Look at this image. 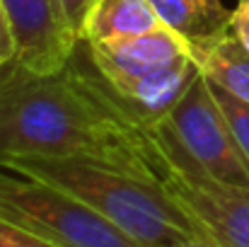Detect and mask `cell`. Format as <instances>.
<instances>
[{
    "mask_svg": "<svg viewBox=\"0 0 249 247\" xmlns=\"http://www.w3.org/2000/svg\"><path fill=\"white\" fill-rule=\"evenodd\" d=\"M165 27L150 0H97L87 22L83 41H104L136 37Z\"/></svg>",
    "mask_w": 249,
    "mask_h": 247,
    "instance_id": "9c48e42d",
    "label": "cell"
},
{
    "mask_svg": "<svg viewBox=\"0 0 249 247\" xmlns=\"http://www.w3.org/2000/svg\"><path fill=\"white\" fill-rule=\"evenodd\" d=\"M162 247H220V245H215V243L208 240V238H186V240H179V243L162 245Z\"/></svg>",
    "mask_w": 249,
    "mask_h": 247,
    "instance_id": "2e32d148",
    "label": "cell"
},
{
    "mask_svg": "<svg viewBox=\"0 0 249 247\" xmlns=\"http://www.w3.org/2000/svg\"><path fill=\"white\" fill-rule=\"evenodd\" d=\"M61 12H63V19L68 22L71 32L83 41V34H85V22L92 12V7L97 5V0H56Z\"/></svg>",
    "mask_w": 249,
    "mask_h": 247,
    "instance_id": "4fadbf2b",
    "label": "cell"
},
{
    "mask_svg": "<svg viewBox=\"0 0 249 247\" xmlns=\"http://www.w3.org/2000/svg\"><path fill=\"white\" fill-rule=\"evenodd\" d=\"M12 39L15 61L34 73H56L80 46L56 0H0Z\"/></svg>",
    "mask_w": 249,
    "mask_h": 247,
    "instance_id": "8992f818",
    "label": "cell"
},
{
    "mask_svg": "<svg viewBox=\"0 0 249 247\" xmlns=\"http://www.w3.org/2000/svg\"><path fill=\"white\" fill-rule=\"evenodd\" d=\"M0 218L58 247H141L66 189L0 165Z\"/></svg>",
    "mask_w": 249,
    "mask_h": 247,
    "instance_id": "3957f363",
    "label": "cell"
},
{
    "mask_svg": "<svg viewBox=\"0 0 249 247\" xmlns=\"http://www.w3.org/2000/svg\"><path fill=\"white\" fill-rule=\"evenodd\" d=\"M213 92H215V99H218L223 114L228 116V124H230V129H232V133H235V138H237V143H240V148L249 163V104L237 99L235 95L220 90L218 85H213Z\"/></svg>",
    "mask_w": 249,
    "mask_h": 247,
    "instance_id": "8fae6325",
    "label": "cell"
},
{
    "mask_svg": "<svg viewBox=\"0 0 249 247\" xmlns=\"http://www.w3.org/2000/svg\"><path fill=\"white\" fill-rule=\"evenodd\" d=\"M12 158H92L158 177L153 129L121 104L85 41L56 73L0 66V165Z\"/></svg>",
    "mask_w": 249,
    "mask_h": 247,
    "instance_id": "6da1fadb",
    "label": "cell"
},
{
    "mask_svg": "<svg viewBox=\"0 0 249 247\" xmlns=\"http://www.w3.org/2000/svg\"><path fill=\"white\" fill-rule=\"evenodd\" d=\"M0 247H58L44 238H39L36 233L7 221V218H0Z\"/></svg>",
    "mask_w": 249,
    "mask_h": 247,
    "instance_id": "7c38bea8",
    "label": "cell"
},
{
    "mask_svg": "<svg viewBox=\"0 0 249 247\" xmlns=\"http://www.w3.org/2000/svg\"><path fill=\"white\" fill-rule=\"evenodd\" d=\"M2 165L66 189L141 247L203 238L158 177L92 158H12Z\"/></svg>",
    "mask_w": 249,
    "mask_h": 247,
    "instance_id": "7a4b0ae2",
    "label": "cell"
},
{
    "mask_svg": "<svg viewBox=\"0 0 249 247\" xmlns=\"http://www.w3.org/2000/svg\"><path fill=\"white\" fill-rule=\"evenodd\" d=\"M87 54L104 80L133 78L189 56V44L167 27L136 37L85 41Z\"/></svg>",
    "mask_w": 249,
    "mask_h": 247,
    "instance_id": "52a82bcc",
    "label": "cell"
},
{
    "mask_svg": "<svg viewBox=\"0 0 249 247\" xmlns=\"http://www.w3.org/2000/svg\"><path fill=\"white\" fill-rule=\"evenodd\" d=\"M153 148L160 182L191 216L201 235L220 247H249V187L208 177L165 124L153 126Z\"/></svg>",
    "mask_w": 249,
    "mask_h": 247,
    "instance_id": "277c9868",
    "label": "cell"
},
{
    "mask_svg": "<svg viewBox=\"0 0 249 247\" xmlns=\"http://www.w3.org/2000/svg\"><path fill=\"white\" fill-rule=\"evenodd\" d=\"M160 22L189 44L206 41L230 27L232 10L220 0H150Z\"/></svg>",
    "mask_w": 249,
    "mask_h": 247,
    "instance_id": "30bf717a",
    "label": "cell"
},
{
    "mask_svg": "<svg viewBox=\"0 0 249 247\" xmlns=\"http://www.w3.org/2000/svg\"><path fill=\"white\" fill-rule=\"evenodd\" d=\"M189 56L213 85L249 104V51L230 27L206 41L189 44Z\"/></svg>",
    "mask_w": 249,
    "mask_h": 247,
    "instance_id": "ba28073f",
    "label": "cell"
},
{
    "mask_svg": "<svg viewBox=\"0 0 249 247\" xmlns=\"http://www.w3.org/2000/svg\"><path fill=\"white\" fill-rule=\"evenodd\" d=\"M15 56H17V51H15V39H12V32H10V24H7L2 2H0V66L12 63Z\"/></svg>",
    "mask_w": 249,
    "mask_h": 247,
    "instance_id": "9a60e30c",
    "label": "cell"
},
{
    "mask_svg": "<svg viewBox=\"0 0 249 247\" xmlns=\"http://www.w3.org/2000/svg\"><path fill=\"white\" fill-rule=\"evenodd\" d=\"M230 29L249 51V0H237V7L232 10L230 17Z\"/></svg>",
    "mask_w": 249,
    "mask_h": 247,
    "instance_id": "5bb4252c",
    "label": "cell"
},
{
    "mask_svg": "<svg viewBox=\"0 0 249 247\" xmlns=\"http://www.w3.org/2000/svg\"><path fill=\"white\" fill-rule=\"evenodd\" d=\"M208 177L249 187V163L223 114L213 85L198 73L174 109L160 121Z\"/></svg>",
    "mask_w": 249,
    "mask_h": 247,
    "instance_id": "5b68a950",
    "label": "cell"
}]
</instances>
